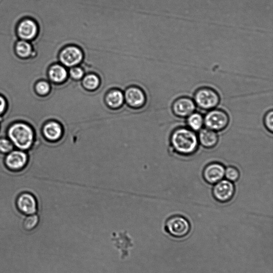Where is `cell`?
<instances>
[{
    "instance_id": "obj_12",
    "label": "cell",
    "mask_w": 273,
    "mask_h": 273,
    "mask_svg": "<svg viewBox=\"0 0 273 273\" xmlns=\"http://www.w3.org/2000/svg\"><path fill=\"white\" fill-rule=\"evenodd\" d=\"M84 54L81 49L75 46L65 48L60 53V61L65 66L73 67L83 61Z\"/></svg>"
},
{
    "instance_id": "obj_16",
    "label": "cell",
    "mask_w": 273,
    "mask_h": 273,
    "mask_svg": "<svg viewBox=\"0 0 273 273\" xmlns=\"http://www.w3.org/2000/svg\"><path fill=\"white\" fill-rule=\"evenodd\" d=\"M124 101V95L122 91L119 90H114L108 92L105 98L106 105L114 110L121 108Z\"/></svg>"
},
{
    "instance_id": "obj_19",
    "label": "cell",
    "mask_w": 273,
    "mask_h": 273,
    "mask_svg": "<svg viewBox=\"0 0 273 273\" xmlns=\"http://www.w3.org/2000/svg\"><path fill=\"white\" fill-rule=\"evenodd\" d=\"M15 50L19 57L25 59L31 56L34 47L28 41L21 40L16 43Z\"/></svg>"
},
{
    "instance_id": "obj_1",
    "label": "cell",
    "mask_w": 273,
    "mask_h": 273,
    "mask_svg": "<svg viewBox=\"0 0 273 273\" xmlns=\"http://www.w3.org/2000/svg\"><path fill=\"white\" fill-rule=\"evenodd\" d=\"M170 145L172 152L178 155H192L199 149L198 135L188 127H178L171 135Z\"/></svg>"
},
{
    "instance_id": "obj_8",
    "label": "cell",
    "mask_w": 273,
    "mask_h": 273,
    "mask_svg": "<svg viewBox=\"0 0 273 273\" xmlns=\"http://www.w3.org/2000/svg\"><path fill=\"white\" fill-rule=\"evenodd\" d=\"M29 161V154L24 151L14 150L4 157L5 166L10 171H19L25 167Z\"/></svg>"
},
{
    "instance_id": "obj_7",
    "label": "cell",
    "mask_w": 273,
    "mask_h": 273,
    "mask_svg": "<svg viewBox=\"0 0 273 273\" xmlns=\"http://www.w3.org/2000/svg\"><path fill=\"white\" fill-rule=\"evenodd\" d=\"M42 135L49 143H56L63 139L64 128L63 124L56 120H50L43 124Z\"/></svg>"
},
{
    "instance_id": "obj_21",
    "label": "cell",
    "mask_w": 273,
    "mask_h": 273,
    "mask_svg": "<svg viewBox=\"0 0 273 273\" xmlns=\"http://www.w3.org/2000/svg\"><path fill=\"white\" fill-rule=\"evenodd\" d=\"M100 80L95 74H89L85 76L83 80L85 88L89 90H94L99 86Z\"/></svg>"
},
{
    "instance_id": "obj_20",
    "label": "cell",
    "mask_w": 273,
    "mask_h": 273,
    "mask_svg": "<svg viewBox=\"0 0 273 273\" xmlns=\"http://www.w3.org/2000/svg\"><path fill=\"white\" fill-rule=\"evenodd\" d=\"M40 222V217L37 214L27 215L25 217L23 221V227L25 230L31 231L34 230Z\"/></svg>"
},
{
    "instance_id": "obj_10",
    "label": "cell",
    "mask_w": 273,
    "mask_h": 273,
    "mask_svg": "<svg viewBox=\"0 0 273 273\" xmlns=\"http://www.w3.org/2000/svg\"><path fill=\"white\" fill-rule=\"evenodd\" d=\"M16 205L21 214L26 216L36 214L38 211L37 199L29 192L20 194L16 200Z\"/></svg>"
},
{
    "instance_id": "obj_17",
    "label": "cell",
    "mask_w": 273,
    "mask_h": 273,
    "mask_svg": "<svg viewBox=\"0 0 273 273\" xmlns=\"http://www.w3.org/2000/svg\"><path fill=\"white\" fill-rule=\"evenodd\" d=\"M49 77L54 83H62L68 78V71L61 65H52L48 71Z\"/></svg>"
},
{
    "instance_id": "obj_11",
    "label": "cell",
    "mask_w": 273,
    "mask_h": 273,
    "mask_svg": "<svg viewBox=\"0 0 273 273\" xmlns=\"http://www.w3.org/2000/svg\"><path fill=\"white\" fill-rule=\"evenodd\" d=\"M225 167L219 162H212L204 169L203 176L205 181L210 185H215L225 177Z\"/></svg>"
},
{
    "instance_id": "obj_25",
    "label": "cell",
    "mask_w": 273,
    "mask_h": 273,
    "mask_svg": "<svg viewBox=\"0 0 273 273\" xmlns=\"http://www.w3.org/2000/svg\"><path fill=\"white\" fill-rule=\"evenodd\" d=\"M264 123L265 128L268 132H273V111L272 110L267 112L265 115Z\"/></svg>"
},
{
    "instance_id": "obj_18",
    "label": "cell",
    "mask_w": 273,
    "mask_h": 273,
    "mask_svg": "<svg viewBox=\"0 0 273 273\" xmlns=\"http://www.w3.org/2000/svg\"><path fill=\"white\" fill-rule=\"evenodd\" d=\"M188 127L194 132H199L205 126L204 117L198 112H194L187 118Z\"/></svg>"
},
{
    "instance_id": "obj_15",
    "label": "cell",
    "mask_w": 273,
    "mask_h": 273,
    "mask_svg": "<svg viewBox=\"0 0 273 273\" xmlns=\"http://www.w3.org/2000/svg\"><path fill=\"white\" fill-rule=\"evenodd\" d=\"M198 138L199 144L206 149L215 148L219 142L217 133L206 128L199 131Z\"/></svg>"
},
{
    "instance_id": "obj_24",
    "label": "cell",
    "mask_w": 273,
    "mask_h": 273,
    "mask_svg": "<svg viewBox=\"0 0 273 273\" xmlns=\"http://www.w3.org/2000/svg\"><path fill=\"white\" fill-rule=\"evenodd\" d=\"M14 145L9 138H0V154H7L14 150Z\"/></svg>"
},
{
    "instance_id": "obj_4",
    "label": "cell",
    "mask_w": 273,
    "mask_h": 273,
    "mask_svg": "<svg viewBox=\"0 0 273 273\" xmlns=\"http://www.w3.org/2000/svg\"><path fill=\"white\" fill-rule=\"evenodd\" d=\"M194 101L201 110L210 111L216 108L221 102V97L214 89L210 87H201L196 91Z\"/></svg>"
},
{
    "instance_id": "obj_5",
    "label": "cell",
    "mask_w": 273,
    "mask_h": 273,
    "mask_svg": "<svg viewBox=\"0 0 273 273\" xmlns=\"http://www.w3.org/2000/svg\"><path fill=\"white\" fill-rule=\"evenodd\" d=\"M230 122L227 113L221 109H213L204 117L205 126L217 133L225 130Z\"/></svg>"
},
{
    "instance_id": "obj_9",
    "label": "cell",
    "mask_w": 273,
    "mask_h": 273,
    "mask_svg": "<svg viewBox=\"0 0 273 273\" xmlns=\"http://www.w3.org/2000/svg\"><path fill=\"white\" fill-rule=\"evenodd\" d=\"M196 106L192 98L183 96L177 98L172 105V111L176 117L179 118H187L191 114L195 112Z\"/></svg>"
},
{
    "instance_id": "obj_23",
    "label": "cell",
    "mask_w": 273,
    "mask_h": 273,
    "mask_svg": "<svg viewBox=\"0 0 273 273\" xmlns=\"http://www.w3.org/2000/svg\"><path fill=\"white\" fill-rule=\"evenodd\" d=\"M35 90L41 96L48 95L51 91V85L46 81H40L35 85Z\"/></svg>"
},
{
    "instance_id": "obj_6",
    "label": "cell",
    "mask_w": 273,
    "mask_h": 273,
    "mask_svg": "<svg viewBox=\"0 0 273 273\" xmlns=\"http://www.w3.org/2000/svg\"><path fill=\"white\" fill-rule=\"evenodd\" d=\"M214 185L212 195L218 203L226 204L233 199L236 194V187L233 183L223 179Z\"/></svg>"
},
{
    "instance_id": "obj_26",
    "label": "cell",
    "mask_w": 273,
    "mask_h": 273,
    "mask_svg": "<svg viewBox=\"0 0 273 273\" xmlns=\"http://www.w3.org/2000/svg\"><path fill=\"white\" fill-rule=\"evenodd\" d=\"M84 74V70L79 67L73 68H71L69 70V74L71 78L76 80H80L83 78Z\"/></svg>"
},
{
    "instance_id": "obj_14",
    "label": "cell",
    "mask_w": 273,
    "mask_h": 273,
    "mask_svg": "<svg viewBox=\"0 0 273 273\" xmlns=\"http://www.w3.org/2000/svg\"><path fill=\"white\" fill-rule=\"evenodd\" d=\"M124 99L130 107L138 109L143 107L146 102L144 92L136 87H131L124 94Z\"/></svg>"
},
{
    "instance_id": "obj_27",
    "label": "cell",
    "mask_w": 273,
    "mask_h": 273,
    "mask_svg": "<svg viewBox=\"0 0 273 273\" xmlns=\"http://www.w3.org/2000/svg\"><path fill=\"white\" fill-rule=\"evenodd\" d=\"M8 107V102L5 98L0 95V117L2 116L6 111Z\"/></svg>"
},
{
    "instance_id": "obj_22",
    "label": "cell",
    "mask_w": 273,
    "mask_h": 273,
    "mask_svg": "<svg viewBox=\"0 0 273 273\" xmlns=\"http://www.w3.org/2000/svg\"><path fill=\"white\" fill-rule=\"evenodd\" d=\"M225 177L228 181L233 183L238 182L240 178L239 169L234 166H229L225 168Z\"/></svg>"
},
{
    "instance_id": "obj_3",
    "label": "cell",
    "mask_w": 273,
    "mask_h": 273,
    "mask_svg": "<svg viewBox=\"0 0 273 273\" xmlns=\"http://www.w3.org/2000/svg\"><path fill=\"white\" fill-rule=\"evenodd\" d=\"M165 230L171 237L182 239L192 231V225L187 217L181 215L169 217L165 224Z\"/></svg>"
},
{
    "instance_id": "obj_2",
    "label": "cell",
    "mask_w": 273,
    "mask_h": 273,
    "mask_svg": "<svg viewBox=\"0 0 273 273\" xmlns=\"http://www.w3.org/2000/svg\"><path fill=\"white\" fill-rule=\"evenodd\" d=\"M7 136L15 147L21 151H29L34 144L36 133L28 123L16 122L8 127Z\"/></svg>"
},
{
    "instance_id": "obj_13",
    "label": "cell",
    "mask_w": 273,
    "mask_h": 273,
    "mask_svg": "<svg viewBox=\"0 0 273 273\" xmlns=\"http://www.w3.org/2000/svg\"><path fill=\"white\" fill-rule=\"evenodd\" d=\"M39 27L35 21L32 19H25L21 21L17 27V35L20 39L25 41L33 40L37 36Z\"/></svg>"
}]
</instances>
